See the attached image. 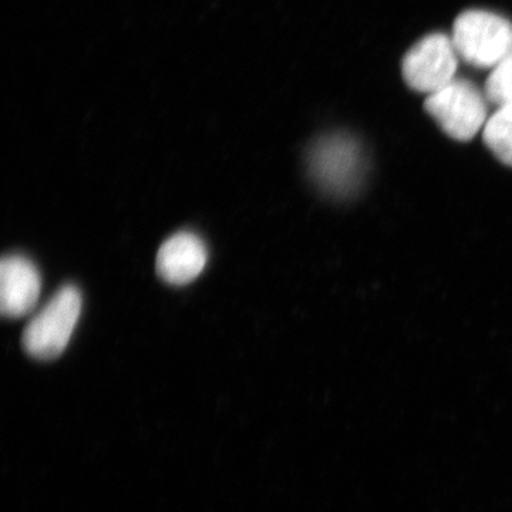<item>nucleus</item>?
Listing matches in <instances>:
<instances>
[{"label": "nucleus", "mask_w": 512, "mask_h": 512, "mask_svg": "<svg viewBox=\"0 0 512 512\" xmlns=\"http://www.w3.org/2000/svg\"><path fill=\"white\" fill-rule=\"evenodd\" d=\"M207 259V247L198 235L178 232L161 245L157 272L167 284L187 285L204 271Z\"/></svg>", "instance_id": "obj_7"}, {"label": "nucleus", "mask_w": 512, "mask_h": 512, "mask_svg": "<svg viewBox=\"0 0 512 512\" xmlns=\"http://www.w3.org/2000/svg\"><path fill=\"white\" fill-rule=\"evenodd\" d=\"M451 40L464 62L493 69L512 53V23L485 10H468L454 23Z\"/></svg>", "instance_id": "obj_2"}, {"label": "nucleus", "mask_w": 512, "mask_h": 512, "mask_svg": "<svg viewBox=\"0 0 512 512\" xmlns=\"http://www.w3.org/2000/svg\"><path fill=\"white\" fill-rule=\"evenodd\" d=\"M485 94L467 80L454 79L443 89L429 94L424 109L448 137L470 141L487 123Z\"/></svg>", "instance_id": "obj_3"}, {"label": "nucleus", "mask_w": 512, "mask_h": 512, "mask_svg": "<svg viewBox=\"0 0 512 512\" xmlns=\"http://www.w3.org/2000/svg\"><path fill=\"white\" fill-rule=\"evenodd\" d=\"M484 143L501 163L512 167V104L500 107L487 120Z\"/></svg>", "instance_id": "obj_8"}, {"label": "nucleus", "mask_w": 512, "mask_h": 512, "mask_svg": "<svg viewBox=\"0 0 512 512\" xmlns=\"http://www.w3.org/2000/svg\"><path fill=\"white\" fill-rule=\"evenodd\" d=\"M42 292L39 269L22 255H9L0 264V311L19 319L33 311Z\"/></svg>", "instance_id": "obj_6"}, {"label": "nucleus", "mask_w": 512, "mask_h": 512, "mask_svg": "<svg viewBox=\"0 0 512 512\" xmlns=\"http://www.w3.org/2000/svg\"><path fill=\"white\" fill-rule=\"evenodd\" d=\"M308 164L320 190L336 197L352 194L363 174L362 150L353 138L340 134L316 141Z\"/></svg>", "instance_id": "obj_4"}, {"label": "nucleus", "mask_w": 512, "mask_h": 512, "mask_svg": "<svg viewBox=\"0 0 512 512\" xmlns=\"http://www.w3.org/2000/svg\"><path fill=\"white\" fill-rule=\"evenodd\" d=\"M458 55L451 37L434 33L423 37L403 59V77L409 87L433 94L456 79Z\"/></svg>", "instance_id": "obj_5"}, {"label": "nucleus", "mask_w": 512, "mask_h": 512, "mask_svg": "<svg viewBox=\"0 0 512 512\" xmlns=\"http://www.w3.org/2000/svg\"><path fill=\"white\" fill-rule=\"evenodd\" d=\"M82 293L73 285H64L45 308L30 320L23 332V348L39 360H53L69 345L80 315Z\"/></svg>", "instance_id": "obj_1"}, {"label": "nucleus", "mask_w": 512, "mask_h": 512, "mask_svg": "<svg viewBox=\"0 0 512 512\" xmlns=\"http://www.w3.org/2000/svg\"><path fill=\"white\" fill-rule=\"evenodd\" d=\"M485 97L498 109L512 104V53L491 70L485 83Z\"/></svg>", "instance_id": "obj_9"}]
</instances>
